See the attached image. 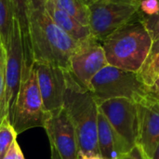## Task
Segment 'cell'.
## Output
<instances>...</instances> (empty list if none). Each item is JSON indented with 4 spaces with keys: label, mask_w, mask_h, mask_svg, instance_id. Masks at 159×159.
<instances>
[{
    "label": "cell",
    "mask_w": 159,
    "mask_h": 159,
    "mask_svg": "<svg viewBox=\"0 0 159 159\" xmlns=\"http://www.w3.org/2000/svg\"><path fill=\"white\" fill-rule=\"evenodd\" d=\"M47 0H31L29 32L34 62L69 70L70 60L81 42L67 34L46 9Z\"/></svg>",
    "instance_id": "cell-1"
},
{
    "label": "cell",
    "mask_w": 159,
    "mask_h": 159,
    "mask_svg": "<svg viewBox=\"0 0 159 159\" xmlns=\"http://www.w3.org/2000/svg\"><path fill=\"white\" fill-rule=\"evenodd\" d=\"M153 42L149 31L139 16L109 34L102 41V48L109 65L137 73Z\"/></svg>",
    "instance_id": "cell-2"
},
{
    "label": "cell",
    "mask_w": 159,
    "mask_h": 159,
    "mask_svg": "<svg viewBox=\"0 0 159 159\" xmlns=\"http://www.w3.org/2000/svg\"><path fill=\"white\" fill-rule=\"evenodd\" d=\"M66 77L63 107L75 127L79 152L100 154L97 140L99 104L91 91L82 88L69 71Z\"/></svg>",
    "instance_id": "cell-3"
},
{
    "label": "cell",
    "mask_w": 159,
    "mask_h": 159,
    "mask_svg": "<svg viewBox=\"0 0 159 159\" xmlns=\"http://www.w3.org/2000/svg\"><path fill=\"white\" fill-rule=\"evenodd\" d=\"M89 90L98 104L111 99H128L140 103L154 95L136 72L109 64L93 77Z\"/></svg>",
    "instance_id": "cell-4"
},
{
    "label": "cell",
    "mask_w": 159,
    "mask_h": 159,
    "mask_svg": "<svg viewBox=\"0 0 159 159\" xmlns=\"http://www.w3.org/2000/svg\"><path fill=\"white\" fill-rule=\"evenodd\" d=\"M49 116L44 107L40 94L35 65L21 76L16 102L8 114V119L19 135L33 128L45 127Z\"/></svg>",
    "instance_id": "cell-5"
},
{
    "label": "cell",
    "mask_w": 159,
    "mask_h": 159,
    "mask_svg": "<svg viewBox=\"0 0 159 159\" xmlns=\"http://www.w3.org/2000/svg\"><path fill=\"white\" fill-rule=\"evenodd\" d=\"M142 0H98L89 6L91 35L102 42L109 34L140 16Z\"/></svg>",
    "instance_id": "cell-6"
},
{
    "label": "cell",
    "mask_w": 159,
    "mask_h": 159,
    "mask_svg": "<svg viewBox=\"0 0 159 159\" xmlns=\"http://www.w3.org/2000/svg\"><path fill=\"white\" fill-rule=\"evenodd\" d=\"M100 110L129 151L137 145L139 128L138 103L128 99H111L99 104Z\"/></svg>",
    "instance_id": "cell-7"
},
{
    "label": "cell",
    "mask_w": 159,
    "mask_h": 159,
    "mask_svg": "<svg viewBox=\"0 0 159 159\" xmlns=\"http://www.w3.org/2000/svg\"><path fill=\"white\" fill-rule=\"evenodd\" d=\"M107 65L102 45L91 36L80 43L70 60L68 71L82 88L89 90L93 77Z\"/></svg>",
    "instance_id": "cell-8"
},
{
    "label": "cell",
    "mask_w": 159,
    "mask_h": 159,
    "mask_svg": "<svg viewBox=\"0 0 159 159\" xmlns=\"http://www.w3.org/2000/svg\"><path fill=\"white\" fill-rule=\"evenodd\" d=\"M44 129L50 143L61 159H77L79 153L75 127L64 107L49 113Z\"/></svg>",
    "instance_id": "cell-9"
},
{
    "label": "cell",
    "mask_w": 159,
    "mask_h": 159,
    "mask_svg": "<svg viewBox=\"0 0 159 159\" xmlns=\"http://www.w3.org/2000/svg\"><path fill=\"white\" fill-rule=\"evenodd\" d=\"M5 58V82L6 96L8 114L11 111L20 89L22 70H23V48L20 25L15 19L13 31L7 47L6 48Z\"/></svg>",
    "instance_id": "cell-10"
},
{
    "label": "cell",
    "mask_w": 159,
    "mask_h": 159,
    "mask_svg": "<svg viewBox=\"0 0 159 159\" xmlns=\"http://www.w3.org/2000/svg\"><path fill=\"white\" fill-rule=\"evenodd\" d=\"M34 65L46 111L51 113L62 108L67 88V70L45 63L34 62Z\"/></svg>",
    "instance_id": "cell-11"
},
{
    "label": "cell",
    "mask_w": 159,
    "mask_h": 159,
    "mask_svg": "<svg viewBox=\"0 0 159 159\" xmlns=\"http://www.w3.org/2000/svg\"><path fill=\"white\" fill-rule=\"evenodd\" d=\"M139 128L137 146L152 159L159 143V99L155 95L138 103Z\"/></svg>",
    "instance_id": "cell-12"
},
{
    "label": "cell",
    "mask_w": 159,
    "mask_h": 159,
    "mask_svg": "<svg viewBox=\"0 0 159 159\" xmlns=\"http://www.w3.org/2000/svg\"><path fill=\"white\" fill-rule=\"evenodd\" d=\"M97 140L99 153L105 159H120L129 152L100 108Z\"/></svg>",
    "instance_id": "cell-13"
},
{
    "label": "cell",
    "mask_w": 159,
    "mask_h": 159,
    "mask_svg": "<svg viewBox=\"0 0 159 159\" xmlns=\"http://www.w3.org/2000/svg\"><path fill=\"white\" fill-rule=\"evenodd\" d=\"M15 19L17 20L22 41L23 48V70L22 75L28 74L34 64L29 32V13L31 0H11Z\"/></svg>",
    "instance_id": "cell-14"
},
{
    "label": "cell",
    "mask_w": 159,
    "mask_h": 159,
    "mask_svg": "<svg viewBox=\"0 0 159 159\" xmlns=\"http://www.w3.org/2000/svg\"><path fill=\"white\" fill-rule=\"evenodd\" d=\"M46 9L55 23L75 40L83 42L92 36L89 26L81 24L75 18L59 8L51 0L46 1Z\"/></svg>",
    "instance_id": "cell-15"
},
{
    "label": "cell",
    "mask_w": 159,
    "mask_h": 159,
    "mask_svg": "<svg viewBox=\"0 0 159 159\" xmlns=\"http://www.w3.org/2000/svg\"><path fill=\"white\" fill-rule=\"evenodd\" d=\"M137 74L145 85L152 87L159 75V39L153 42L150 51Z\"/></svg>",
    "instance_id": "cell-16"
},
{
    "label": "cell",
    "mask_w": 159,
    "mask_h": 159,
    "mask_svg": "<svg viewBox=\"0 0 159 159\" xmlns=\"http://www.w3.org/2000/svg\"><path fill=\"white\" fill-rule=\"evenodd\" d=\"M59 8L75 18L81 24L89 25V7L82 0H51Z\"/></svg>",
    "instance_id": "cell-17"
},
{
    "label": "cell",
    "mask_w": 159,
    "mask_h": 159,
    "mask_svg": "<svg viewBox=\"0 0 159 159\" xmlns=\"http://www.w3.org/2000/svg\"><path fill=\"white\" fill-rule=\"evenodd\" d=\"M15 20L11 0H0V35L4 48L8 45Z\"/></svg>",
    "instance_id": "cell-18"
},
{
    "label": "cell",
    "mask_w": 159,
    "mask_h": 159,
    "mask_svg": "<svg viewBox=\"0 0 159 159\" xmlns=\"http://www.w3.org/2000/svg\"><path fill=\"white\" fill-rule=\"evenodd\" d=\"M17 136L18 134L8 117H6L0 124V159L5 157L10 146L16 141Z\"/></svg>",
    "instance_id": "cell-19"
},
{
    "label": "cell",
    "mask_w": 159,
    "mask_h": 159,
    "mask_svg": "<svg viewBox=\"0 0 159 159\" xmlns=\"http://www.w3.org/2000/svg\"><path fill=\"white\" fill-rule=\"evenodd\" d=\"M5 58L0 61V124L6 117H8L5 82Z\"/></svg>",
    "instance_id": "cell-20"
},
{
    "label": "cell",
    "mask_w": 159,
    "mask_h": 159,
    "mask_svg": "<svg viewBox=\"0 0 159 159\" xmlns=\"http://www.w3.org/2000/svg\"><path fill=\"white\" fill-rule=\"evenodd\" d=\"M140 18L149 31L153 41L159 39V12L154 16H144L140 12Z\"/></svg>",
    "instance_id": "cell-21"
},
{
    "label": "cell",
    "mask_w": 159,
    "mask_h": 159,
    "mask_svg": "<svg viewBox=\"0 0 159 159\" xmlns=\"http://www.w3.org/2000/svg\"><path fill=\"white\" fill-rule=\"evenodd\" d=\"M140 12L144 16H154L159 12V0H142Z\"/></svg>",
    "instance_id": "cell-22"
},
{
    "label": "cell",
    "mask_w": 159,
    "mask_h": 159,
    "mask_svg": "<svg viewBox=\"0 0 159 159\" xmlns=\"http://www.w3.org/2000/svg\"><path fill=\"white\" fill-rule=\"evenodd\" d=\"M3 159H25L19 143H17V140L12 143L8 152Z\"/></svg>",
    "instance_id": "cell-23"
},
{
    "label": "cell",
    "mask_w": 159,
    "mask_h": 159,
    "mask_svg": "<svg viewBox=\"0 0 159 159\" xmlns=\"http://www.w3.org/2000/svg\"><path fill=\"white\" fill-rule=\"evenodd\" d=\"M120 159H147L143 153L141 151V149L136 145L132 150H130L128 154H126L124 157Z\"/></svg>",
    "instance_id": "cell-24"
},
{
    "label": "cell",
    "mask_w": 159,
    "mask_h": 159,
    "mask_svg": "<svg viewBox=\"0 0 159 159\" xmlns=\"http://www.w3.org/2000/svg\"><path fill=\"white\" fill-rule=\"evenodd\" d=\"M77 159H105L102 157L100 154L95 153H78Z\"/></svg>",
    "instance_id": "cell-25"
},
{
    "label": "cell",
    "mask_w": 159,
    "mask_h": 159,
    "mask_svg": "<svg viewBox=\"0 0 159 159\" xmlns=\"http://www.w3.org/2000/svg\"><path fill=\"white\" fill-rule=\"evenodd\" d=\"M151 90H152V93L159 99V75L157 77V79L155 80L154 84L152 85L151 87Z\"/></svg>",
    "instance_id": "cell-26"
},
{
    "label": "cell",
    "mask_w": 159,
    "mask_h": 159,
    "mask_svg": "<svg viewBox=\"0 0 159 159\" xmlns=\"http://www.w3.org/2000/svg\"><path fill=\"white\" fill-rule=\"evenodd\" d=\"M5 56H6V50H5V48H4V45H3V41H2L1 35H0V61L5 58Z\"/></svg>",
    "instance_id": "cell-27"
},
{
    "label": "cell",
    "mask_w": 159,
    "mask_h": 159,
    "mask_svg": "<svg viewBox=\"0 0 159 159\" xmlns=\"http://www.w3.org/2000/svg\"><path fill=\"white\" fill-rule=\"evenodd\" d=\"M152 159H159V143L158 145L157 146V148H156V151L154 153V156H153Z\"/></svg>",
    "instance_id": "cell-28"
},
{
    "label": "cell",
    "mask_w": 159,
    "mask_h": 159,
    "mask_svg": "<svg viewBox=\"0 0 159 159\" xmlns=\"http://www.w3.org/2000/svg\"><path fill=\"white\" fill-rule=\"evenodd\" d=\"M50 150H51V159H61L59 155L54 150H52V149H50Z\"/></svg>",
    "instance_id": "cell-29"
},
{
    "label": "cell",
    "mask_w": 159,
    "mask_h": 159,
    "mask_svg": "<svg viewBox=\"0 0 159 159\" xmlns=\"http://www.w3.org/2000/svg\"><path fill=\"white\" fill-rule=\"evenodd\" d=\"M88 7H89V6H91L92 4H94L95 2H97L98 0H82Z\"/></svg>",
    "instance_id": "cell-30"
}]
</instances>
